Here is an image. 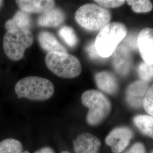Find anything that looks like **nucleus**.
Returning <instances> with one entry per match:
<instances>
[{
    "instance_id": "423d86ee",
    "label": "nucleus",
    "mask_w": 153,
    "mask_h": 153,
    "mask_svg": "<svg viewBox=\"0 0 153 153\" xmlns=\"http://www.w3.org/2000/svg\"><path fill=\"white\" fill-rule=\"evenodd\" d=\"M33 42V36L30 30H7L3 39V47L6 55L11 60H20L23 57L26 49L31 46Z\"/></svg>"
},
{
    "instance_id": "cd10ccee",
    "label": "nucleus",
    "mask_w": 153,
    "mask_h": 153,
    "mask_svg": "<svg viewBox=\"0 0 153 153\" xmlns=\"http://www.w3.org/2000/svg\"><path fill=\"white\" fill-rule=\"evenodd\" d=\"M3 2H4V1H0V9H1V8L2 7V6Z\"/></svg>"
},
{
    "instance_id": "9b49d317",
    "label": "nucleus",
    "mask_w": 153,
    "mask_h": 153,
    "mask_svg": "<svg viewBox=\"0 0 153 153\" xmlns=\"http://www.w3.org/2000/svg\"><path fill=\"white\" fill-rule=\"evenodd\" d=\"M73 146L76 153H98L101 142L92 134L84 133L76 137Z\"/></svg>"
},
{
    "instance_id": "f257e3e1",
    "label": "nucleus",
    "mask_w": 153,
    "mask_h": 153,
    "mask_svg": "<svg viewBox=\"0 0 153 153\" xmlns=\"http://www.w3.org/2000/svg\"><path fill=\"white\" fill-rule=\"evenodd\" d=\"M128 33L127 28L120 22H110L102 28L94 41L97 51L101 58L113 55Z\"/></svg>"
},
{
    "instance_id": "c756f323",
    "label": "nucleus",
    "mask_w": 153,
    "mask_h": 153,
    "mask_svg": "<svg viewBox=\"0 0 153 153\" xmlns=\"http://www.w3.org/2000/svg\"><path fill=\"white\" fill-rule=\"evenodd\" d=\"M22 153H30L28 151H25V152H23Z\"/></svg>"
},
{
    "instance_id": "393cba45",
    "label": "nucleus",
    "mask_w": 153,
    "mask_h": 153,
    "mask_svg": "<svg viewBox=\"0 0 153 153\" xmlns=\"http://www.w3.org/2000/svg\"><path fill=\"white\" fill-rule=\"evenodd\" d=\"M124 153H146V150L142 143L137 142Z\"/></svg>"
},
{
    "instance_id": "5701e85b",
    "label": "nucleus",
    "mask_w": 153,
    "mask_h": 153,
    "mask_svg": "<svg viewBox=\"0 0 153 153\" xmlns=\"http://www.w3.org/2000/svg\"><path fill=\"white\" fill-rule=\"evenodd\" d=\"M94 2H97L99 5L107 8H115L123 5L126 1L124 0H95Z\"/></svg>"
},
{
    "instance_id": "ddd939ff",
    "label": "nucleus",
    "mask_w": 153,
    "mask_h": 153,
    "mask_svg": "<svg viewBox=\"0 0 153 153\" xmlns=\"http://www.w3.org/2000/svg\"><path fill=\"white\" fill-rule=\"evenodd\" d=\"M95 81L97 87L104 93L113 95L117 93L119 84L115 75L109 71H102L95 76Z\"/></svg>"
},
{
    "instance_id": "f3484780",
    "label": "nucleus",
    "mask_w": 153,
    "mask_h": 153,
    "mask_svg": "<svg viewBox=\"0 0 153 153\" xmlns=\"http://www.w3.org/2000/svg\"><path fill=\"white\" fill-rule=\"evenodd\" d=\"M133 123L143 134L153 138V116L137 115L133 118Z\"/></svg>"
},
{
    "instance_id": "aec40b11",
    "label": "nucleus",
    "mask_w": 153,
    "mask_h": 153,
    "mask_svg": "<svg viewBox=\"0 0 153 153\" xmlns=\"http://www.w3.org/2000/svg\"><path fill=\"white\" fill-rule=\"evenodd\" d=\"M126 2L131 6V9L136 13H147L153 9V4L149 0H128Z\"/></svg>"
},
{
    "instance_id": "4468645a",
    "label": "nucleus",
    "mask_w": 153,
    "mask_h": 153,
    "mask_svg": "<svg viewBox=\"0 0 153 153\" xmlns=\"http://www.w3.org/2000/svg\"><path fill=\"white\" fill-rule=\"evenodd\" d=\"M66 16L65 13L59 8H53L47 11L39 17L37 24L40 27H57L62 24Z\"/></svg>"
},
{
    "instance_id": "b1692460",
    "label": "nucleus",
    "mask_w": 153,
    "mask_h": 153,
    "mask_svg": "<svg viewBox=\"0 0 153 153\" xmlns=\"http://www.w3.org/2000/svg\"><path fill=\"white\" fill-rule=\"evenodd\" d=\"M86 52L89 57L93 60H99L102 59L98 55L95 47L94 42H92L88 44L86 47Z\"/></svg>"
},
{
    "instance_id": "f8f14e48",
    "label": "nucleus",
    "mask_w": 153,
    "mask_h": 153,
    "mask_svg": "<svg viewBox=\"0 0 153 153\" xmlns=\"http://www.w3.org/2000/svg\"><path fill=\"white\" fill-rule=\"evenodd\" d=\"M16 2L21 10L29 14H43L53 9L56 5L52 0H17Z\"/></svg>"
},
{
    "instance_id": "dca6fc26",
    "label": "nucleus",
    "mask_w": 153,
    "mask_h": 153,
    "mask_svg": "<svg viewBox=\"0 0 153 153\" xmlns=\"http://www.w3.org/2000/svg\"><path fill=\"white\" fill-rule=\"evenodd\" d=\"M32 18L29 13L21 10H18L14 16L5 23V28L7 30H28L32 27Z\"/></svg>"
},
{
    "instance_id": "6e6552de",
    "label": "nucleus",
    "mask_w": 153,
    "mask_h": 153,
    "mask_svg": "<svg viewBox=\"0 0 153 153\" xmlns=\"http://www.w3.org/2000/svg\"><path fill=\"white\" fill-rule=\"evenodd\" d=\"M137 45L144 62L153 65V28L142 29L137 36Z\"/></svg>"
},
{
    "instance_id": "f03ea898",
    "label": "nucleus",
    "mask_w": 153,
    "mask_h": 153,
    "mask_svg": "<svg viewBox=\"0 0 153 153\" xmlns=\"http://www.w3.org/2000/svg\"><path fill=\"white\" fill-rule=\"evenodd\" d=\"M15 92L18 98H25L31 100L43 101L53 95L55 88L49 79L39 76H29L17 82Z\"/></svg>"
},
{
    "instance_id": "7ed1b4c3",
    "label": "nucleus",
    "mask_w": 153,
    "mask_h": 153,
    "mask_svg": "<svg viewBox=\"0 0 153 153\" xmlns=\"http://www.w3.org/2000/svg\"><path fill=\"white\" fill-rule=\"evenodd\" d=\"M82 104L88 108L86 120L90 126H97L109 116L111 103L103 93L96 90H88L82 94Z\"/></svg>"
},
{
    "instance_id": "c85d7f7f",
    "label": "nucleus",
    "mask_w": 153,
    "mask_h": 153,
    "mask_svg": "<svg viewBox=\"0 0 153 153\" xmlns=\"http://www.w3.org/2000/svg\"><path fill=\"white\" fill-rule=\"evenodd\" d=\"M61 153H71L70 152H69L68 151H63V152H62Z\"/></svg>"
},
{
    "instance_id": "6ab92c4d",
    "label": "nucleus",
    "mask_w": 153,
    "mask_h": 153,
    "mask_svg": "<svg viewBox=\"0 0 153 153\" xmlns=\"http://www.w3.org/2000/svg\"><path fill=\"white\" fill-rule=\"evenodd\" d=\"M59 35L69 47L73 48L78 43V38L74 30L72 28L64 26L59 31Z\"/></svg>"
},
{
    "instance_id": "a211bd4d",
    "label": "nucleus",
    "mask_w": 153,
    "mask_h": 153,
    "mask_svg": "<svg viewBox=\"0 0 153 153\" xmlns=\"http://www.w3.org/2000/svg\"><path fill=\"white\" fill-rule=\"evenodd\" d=\"M23 145L19 141L7 138L0 142V153H22Z\"/></svg>"
},
{
    "instance_id": "1a4fd4ad",
    "label": "nucleus",
    "mask_w": 153,
    "mask_h": 153,
    "mask_svg": "<svg viewBox=\"0 0 153 153\" xmlns=\"http://www.w3.org/2000/svg\"><path fill=\"white\" fill-rule=\"evenodd\" d=\"M131 63L130 48L125 44L119 45L113 54L112 64L115 71L122 76H126L131 69Z\"/></svg>"
},
{
    "instance_id": "39448f33",
    "label": "nucleus",
    "mask_w": 153,
    "mask_h": 153,
    "mask_svg": "<svg viewBox=\"0 0 153 153\" xmlns=\"http://www.w3.org/2000/svg\"><path fill=\"white\" fill-rule=\"evenodd\" d=\"M77 23L88 31H99L110 23L111 14L109 10L94 4L81 6L75 14Z\"/></svg>"
},
{
    "instance_id": "a878e982",
    "label": "nucleus",
    "mask_w": 153,
    "mask_h": 153,
    "mask_svg": "<svg viewBox=\"0 0 153 153\" xmlns=\"http://www.w3.org/2000/svg\"><path fill=\"white\" fill-rule=\"evenodd\" d=\"M127 41L129 43H128L129 45L131 47H133L134 48L138 47V45H137V38H135L133 35L130 36L128 38Z\"/></svg>"
},
{
    "instance_id": "20e7f679",
    "label": "nucleus",
    "mask_w": 153,
    "mask_h": 153,
    "mask_svg": "<svg viewBox=\"0 0 153 153\" xmlns=\"http://www.w3.org/2000/svg\"><path fill=\"white\" fill-rule=\"evenodd\" d=\"M45 64L57 76L63 78H74L82 72V65L76 57L68 52H54L47 53Z\"/></svg>"
},
{
    "instance_id": "2eb2a0df",
    "label": "nucleus",
    "mask_w": 153,
    "mask_h": 153,
    "mask_svg": "<svg viewBox=\"0 0 153 153\" xmlns=\"http://www.w3.org/2000/svg\"><path fill=\"white\" fill-rule=\"evenodd\" d=\"M38 42L42 49L48 52V53L54 52H68L65 47L59 42L53 34L48 31H43L39 33Z\"/></svg>"
},
{
    "instance_id": "412c9836",
    "label": "nucleus",
    "mask_w": 153,
    "mask_h": 153,
    "mask_svg": "<svg viewBox=\"0 0 153 153\" xmlns=\"http://www.w3.org/2000/svg\"><path fill=\"white\" fill-rule=\"evenodd\" d=\"M138 72L141 81L148 83L153 79V65L142 62L138 66Z\"/></svg>"
},
{
    "instance_id": "7c9ffc66",
    "label": "nucleus",
    "mask_w": 153,
    "mask_h": 153,
    "mask_svg": "<svg viewBox=\"0 0 153 153\" xmlns=\"http://www.w3.org/2000/svg\"><path fill=\"white\" fill-rule=\"evenodd\" d=\"M152 153H153V151L152 152Z\"/></svg>"
},
{
    "instance_id": "9d476101",
    "label": "nucleus",
    "mask_w": 153,
    "mask_h": 153,
    "mask_svg": "<svg viewBox=\"0 0 153 153\" xmlns=\"http://www.w3.org/2000/svg\"><path fill=\"white\" fill-rule=\"evenodd\" d=\"M149 88L148 83L141 80L131 83L127 88L126 92L128 103L132 107H141Z\"/></svg>"
},
{
    "instance_id": "0eeeda50",
    "label": "nucleus",
    "mask_w": 153,
    "mask_h": 153,
    "mask_svg": "<svg viewBox=\"0 0 153 153\" xmlns=\"http://www.w3.org/2000/svg\"><path fill=\"white\" fill-rule=\"evenodd\" d=\"M133 136L131 129L126 126L114 129L105 138V143L111 148L114 153H120L124 150Z\"/></svg>"
},
{
    "instance_id": "4be33fe9",
    "label": "nucleus",
    "mask_w": 153,
    "mask_h": 153,
    "mask_svg": "<svg viewBox=\"0 0 153 153\" xmlns=\"http://www.w3.org/2000/svg\"><path fill=\"white\" fill-rule=\"evenodd\" d=\"M142 105L149 115L153 116V84L149 88Z\"/></svg>"
},
{
    "instance_id": "bb28decb",
    "label": "nucleus",
    "mask_w": 153,
    "mask_h": 153,
    "mask_svg": "<svg viewBox=\"0 0 153 153\" xmlns=\"http://www.w3.org/2000/svg\"><path fill=\"white\" fill-rule=\"evenodd\" d=\"M35 153H55L54 150L50 147H44L36 151Z\"/></svg>"
}]
</instances>
